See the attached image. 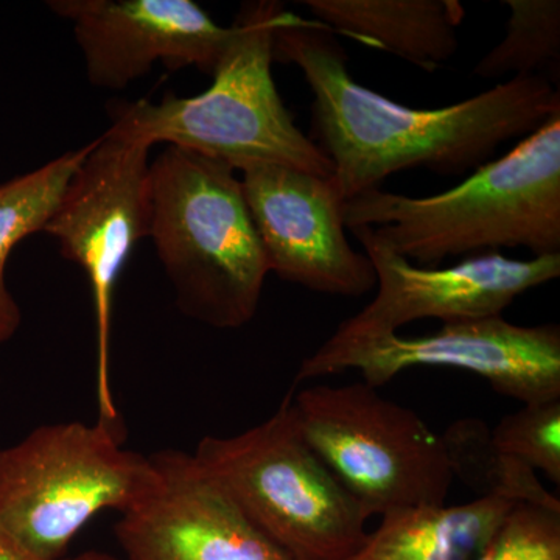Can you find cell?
<instances>
[{
  "mask_svg": "<svg viewBox=\"0 0 560 560\" xmlns=\"http://www.w3.org/2000/svg\"><path fill=\"white\" fill-rule=\"evenodd\" d=\"M272 60L296 66L311 86L313 142L334 164L346 201L412 168L477 171L501 143L526 138L560 110L559 90L541 73L444 108L399 105L352 79L348 54L326 25L291 13L276 28Z\"/></svg>",
  "mask_w": 560,
  "mask_h": 560,
  "instance_id": "obj_1",
  "label": "cell"
},
{
  "mask_svg": "<svg viewBox=\"0 0 560 560\" xmlns=\"http://www.w3.org/2000/svg\"><path fill=\"white\" fill-rule=\"evenodd\" d=\"M345 224L371 226L423 268L501 248L560 254V110L451 190L408 197L378 187L350 198Z\"/></svg>",
  "mask_w": 560,
  "mask_h": 560,
  "instance_id": "obj_2",
  "label": "cell"
},
{
  "mask_svg": "<svg viewBox=\"0 0 560 560\" xmlns=\"http://www.w3.org/2000/svg\"><path fill=\"white\" fill-rule=\"evenodd\" d=\"M287 13L276 0L243 3L209 90L194 97L167 92L160 102L114 103L108 130L151 147L195 151L234 171L276 164L330 178L334 164L296 127L272 79V39Z\"/></svg>",
  "mask_w": 560,
  "mask_h": 560,
  "instance_id": "obj_3",
  "label": "cell"
},
{
  "mask_svg": "<svg viewBox=\"0 0 560 560\" xmlns=\"http://www.w3.org/2000/svg\"><path fill=\"white\" fill-rule=\"evenodd\" d=\"M150 172L149 238L179 311L215 329L245 326L270 267L234 168L167 145Z\"/></svg>",
  "mask_w": 560,
  "mask_h": 560,
  "instance_id": "obj_4",
  "label": "cell"
},
{
  "mask_svg": "<svg viewBox=\"0 0 560 560\" xmlns=\"http://www.w3.org/2000/svg\"><path fill=\"white\" fill-rule=\"evenodd\" d=\"M153 478L128 451L119 420L38 427L0 451V540L31 560H61L102 511L132 506Z\"/></svg>",
  "mask_w": 560,
  "mask_h": 560,
  "instance_id": "obj_5",
  "label": "cell"
},
{
  "mask_svg": "<svg viewBox=\"0 0 560 560\" xmlns=\"http://www.w3.org/2000/svg\"><path fill=\"white\" fill-rule=\"evenodd\" d=\"M191 455L296 560H348L366 539L370 517L302 436L291 393L260 425L205 438Z\"/></svg>",
  "mask_w": 560,
  "mask_h": 560,
  "instance_id": "obj_6",
  "label": "cell"
},
{
  "mask_svg": "<svg viewBox=\"0 0 560 560\" xmlns=\"http://www.w3.org/2000/svg\"><path fill=\"white\" fill-rule=\"evenodd\" d=\"M302 436L368 517L442 506L453 478L441 434L366 382L291 393Z\"/></svg>",
  "mask_w": 560,
  "mask_h": 560,
  "instance_id": "obj_7",
  "label": "cell"
},
{
  "mask_svg": "<svg viewBox=\"0 0 560 560\" xmlns=\"http://www.w3.org/2000/svg\"><path fill=\"white\" fill-rule=\"evenodd\" d=\"M151 149L143 140L103 132L91 142L43 231L90 280L97 323L98 407L106 420L119 419L109 385L114 290L132 249L150 235Z\"/></svg>",
  "mask_w": 560,
  "mask_h": 560,
  "instance_id": "obj_8",
  "label": "cell"
},
{
  "mask_svg": "<svg viewBox=\"0 0 560 560\" xmlns=\"http://www.w3.org/2000/svg\"><path fill=\"white\" fill-rule=\"evenodd\" d=\"M415 366L474 372L495 393L523 405L560 399V327H525L501 316L442 324L427 337L397 334L340 340L330 337L302 361L296 383L357 370L381 388Z\"/></svg>",
  "mask_w": 560,
  "mask_h": 560,
  "instance_id": "obj_9",
  "label": "cell"
},
{
  "mask_svg": "<svg viewBox=\"0 0 560 560\" xmlns=\"http://www.w3.org/2000/svg\"><path fill=\"white\" fill-rule=\"evenodd\" d=\"M349 231L372 261L378 291L363 311L334 331L331 337L340 340L397 334L415 320L445 324L501 316L525 291L560 276V254L515 260L489 253L448 268H423L390 249L371 226Z\"/></svg>",
  "mask_w": 560,
  "mask_h": 560,
  "instance_id": "obj_10",
  "label": "cell"
},
{
  "mask_svg": "<svg viewBox=\"0 0 560 560\" xmlns=\"http://www.w3.org/2000/svg\"><path fill=\"white\" fill-rule=\"evenodd\" d=\"M241 183L270 272L331 296L361 298L377 285L370 257L350 246L334 176L253 164Z\"/></svg>",
  "mask_w": 560,
  "mask_h": 560,
  "instance_id": "obj_11",
  "label": "cell"
},
{
  "mask_svg": "<svg viewBox=\"0 0 560 560\" xmlns=\"http://www.w3.org/2000/svg\"><path fill=\"white\" fill-rule=\"evenodd\" d=\"M153 478L114 534L127 560H296L246 517L194 455L150 456Z\"/></svg>",
  "mask_w": 560,
  "mask_h": 560,
  "instance_id": "obj_12",
  "label": "cell"
},
{
  "mask_svg": "<svg viewBox=\"0 0 560 560\" xmlns=\"http://www.w3.org/2000/svg\"><path fill=\"white\" fill-rule=\"evenodd\" d=\"M51 13L72 24L88 81L121 91L161 62L213 75L230 46L221 27L194 0H50Z\"/></svg>",
  "mask_w": 560,
  "mask_h": 560,
  "instance_id": "obj_13",
  "label": "cell"
},
{
  "mask_svg": "<svg viewBox=\"0 0 560 560\" xmlns=\"http://www.w3.org/2000/svg\"><path fill=\"white\" fill-rule=\"evenodd\" d=\"M316 22L433 72L459 49L458 0H305Z\"/></svg>",
  "mask_w": 560,
  "mask_h": 560,
  "instance_id": "obj_14",
  "label": "cell"
},
{
  "mask_svg": "<svg viewBox=\"0 0 560 560\" xmlns=\"http://www.w3.org/2000/svg\"><path fill=\"white\" fill-rule=\"evenodd\" d=\"M512 506L478 497L456 506L388 512L348 560H471Z\"/></svg>",
  "mask_w": 560,
  "mask_h": 560,
  "instance_id": "obj_15",
  "label": "cell"
},
{
  "mask_svg": "<svg viewBox=\"0 0 560 560\" xmlns=\"http://www.w3.org/2000/svg\"><path fill=\"white\" fill-rule=\"evenodd\" d=\"M90 149L88 143L68 151L36 171L0 184V346L16 335L22 323L20 305L7 287L11 253L22 241L44 231Z\"/></svg>",
  "mask_w": 560,
  "mask_h": 560,
  "instance_id": "obj_16",
  "label": "cell"
},
{
  "mask_svg": "<svg viewBox=\"0 0 560 560\" xmlns=\"http://www.w3.org/2000/svg\"><path fill=\"white\" fill-rule=\"evenodd\" d=\"M441 438L453 478L475 490L480 499L486 497L560 510L558 497L541 485L536 470L497 447L485 420H455Z\"/></svg>",
  "mask_w": 560,
  "mask_h": 560,
  "instance_id": "obj_17",
  "label": "cell"
},
{
  "mask_svg": "<svg viewBox=\"0 0 560 560\" xmlns=\"http://www.w3.org/2000/svg\"><path fill=\"white\" fill-rule=\"evenodd\" d=\"M511 11L508 31L474 68L481 79L540 75L541 69H559V0H504ZM511 77V79H512Z\"/></svg>",
  "mask_w": 560,
  "mask_h": 560,
  "instance_id": "obj_18",
  "label": "cell"
},
{
  "mask_svg": "<svg viewBox=\"0 0 560 560\" xmlns=\"http://www.w3.org/2000/svg\"><path fill=\"white\" fill-rule=\"evenodd\" d=\"M490 436L501 452L560 485V399L523 405L521 410L501 418L490 429Z\"/></svg>",
  "mask_w": 560,
  "mask_h": 560,
  "instance_id": "obj_19",
  "label": "cell"
},
{
  "mask_svg": "<svg viewBox=\"0 0 560 560\" xmlns=\"http://www.w3.org/2000/svg\"><path fill=\"white\" fill-rule=\"evenodd\" d=\"M471 560H560V510L514 504Z\"/></svg>",
  "mask_w": 560,
  "mask_h": 560,
  "instance_id": "obj_20",
  "label": "cell"
},
{
  "mask_svg": "<svg viewBox=\"0 0 560 560\" xmlns=\"http://www.w3.org/2000/svg\"><path fill=\"white\" fill-rule=\"evenodd\" d=\"M0 560H31L28 558H25L24 555H21L20 551L14 550V548H11L9 544H5V541L0 540Z\"/></svg>",
  "mask_w": 560,
  "mask_h": 560,
  "instance_id": "obj_21",
  "label": "cell"
},
{
  "mask_svg": "<svg viewBox=\"0 0 560 560\" xmlns=\"http://www.w3.org/2000/svg\"><path fill=\"white\" fill-rule=\"evenodd\" d=\"M61 560H121V559L114 558V556L108 555V552L86 551V552H83V555L75 556V558H65Z\"/></svg>",
  "mask_w": 560,
  "mask_h": 560,
  "instance_id": "obj_22",
  "label": "cell"
}]
</instances>
